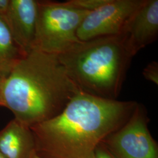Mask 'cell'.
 <instances>
[{"label": "cell", "instance_id": "cell-1", "mask_svg": "<svg viewBox=\"0 0 158 158\" xmlns=\"http://www.w3.org/2000/svg\"><path fill=\"white\" fill-rule=\"evenodd\" d=\"M137 104L79 91L57 115L30 127L35 151L40 158H96L97 147L123 126Z\"/></svg>", "mask_w": 158, "mask_h": 158}, {"label": "cell", "instance_id": "cell-2", "mask_svg": "<svg viewBox=\"0 0 158 158\" xmlns=\"http://www.w3.org/2000/svg\"><path fill=\"white\" fill-rule=\"evenodd\" d=\"M81 91L56 55L32 49L4 80V107L31 127L53 118Z\"/></svg>", "mask_w": 158, "mask_h": 158}, {"label": "cell", "instance_id": "cell-3", "mask_svg": "<svg viewBox=\"0 0 158 158\" xmlns=\"http://www.w3.org/2000/svg\"><path fill=\"white\" fill-rule=\"evenodd\" d=\"M81 91L117 100L133 58L120 35L80 41L57 55Z\"/></svg>", "mask_w": 158, "mask_h": 158}, {"label": "cell", "instance_id": "cell-4", "mask_svg": "<svg viewBox=\"0 0 158 158\" xmlns=\"http://www.w3.org/2000/svg\"><path fill=\"white\" fill-rule=\"evenodd\" d=\"M89 12L67 1H38L34 49L56 55L69 50L80 41L77 31Z\"/></svg>", "mask_w": 158, "mask_h": 158}, {"label": "cell", "instance_id": "cell-5", "mask_svg": "<svg viewBox=\"0 0 158 158\" xmlns=\"http://www.w3.org/2000/svg\"><path fill=\"white\" fill-rule=\"evenodd\" d=\"M147 110L140 104L128 120L102 143L116 158H158V144L148 128Z\"/></svg>", "mask_w": 158, "mask_h": 158}, {"label": "cell", "instance_id": "cell-6", "mask_svg": "<svg viewBox=\"0 0 158 158\" xmlns=\"http://www.w3.org/2000/svg\"><path fill=\"white\" fill-rule=\"evenodd\" d=\"M144 1L108 0L85 16L77 29V38L80 41H86L118 35L128 19Z\"/></svg>", "mask_w": 158, "mask_h": 158}, {"label": "cell", "instance_id": "cell-7", "mask_svg": "<svg viewBox=\"0 0 158 158\" xmlns=\"http://www.w3.org/2000/svg\"><path fill=\"white\" fill-rule=\"evenodd\" d=\"M130 55L134 56L158 36V0H145L130 17L121 34Z\"/></svg>", "mask_w": 158, "mask_h": 158}, {"label": "cell", "instance_id": "cell-8", "mask_svg": "<svg viewBox=\"0 0 158 158\" xmlns=\"http://www.w3.org/2000/svg\"><path fill=\"white\" fill-rule=\"evenodd\" d=\"M38 1L10 0L3 16L12 37L25 55L34 49Z\"/></svg>", "mask_w": 158, "mask_h": 158}, {"label": "cell", "instance_id": "cell-9", "mask_svg": "<svg viewBox=\"0 0 158 158\" xmlns=\"http://www.w3.org/2000/svg\"><path fill=\"white\" fill-rule=\"evenodd\" d=\"M35 150L30 127L16 119L0 131V152L6 158H28Z\"/></svg>", "mask_w": 158, "mask_h": 158}, {"label": "cell", "instance_id": "cell-10", "mask_svg": "<svg viewBox=\"0 0 158 158\" xmlns=\"http://www.w3.org/2000/svg\"><path fill=\"white\" fill-rule=\"evenodd\" d=\"M25 55L13 40L4 18L0 15V76L6 79Z\"/></svg>", "mask_w": 158, "mask_h": 158}, {"label": "cell", "instance_id": "cell-11", "mask_svg": "<svg viewBox=\"0 0 158 158\" xmlns=\"http://www.w3.org/2000/svg\"><path fill=\"white\" fill-rule=\"evenodd\" d=\"M108 0H70L68 1L70 6L87 11H94L104 4Z\"/></svg>", "mask_w": 158, "mask_h": 158}, {"label": "cell", "instance_id": "cell-12", "mask_svg": "<svg viewBox=\"0 0 158 158\" xmlns=\"http://www.w3.org/2000/svg\"><path fill=\"white\" fill-rule=\"evenodd\" d=\"M142 74L145 79L158 85V63L156 61H152L148 63L143 70Z\"/></svg>", "mask_w": 158, "mask_h": 158}, {"label": "cell", "instance_id": "cell-13", "mask_svg": "<svg viewBox=\"0 0 158 158\" xmlns=\"http://www.w3.org/2000/svg\"><path fill=\"white\" fill-rule=\"evenodd\" d=\"M96 158H116L102 143L96 149Z\"/></svg>", "mask_w": 158, "mask_h": 158}, {"label": "cell", "instance_id": "cell-14", "mask_svg": "<svg viewBox=\"0 0 158 158\" xmlns=\"http://www.w3.org/2000/svg\"><path fill=\"white\" fill-rule=\"evenodd\" d=\"M10 0H0V15L4 16L8 9Z\"/></svg>", "mask_w": 158, "mask_h": 158}, {"label": "cell", "instance_id": "cell-15", "mask_svg": "<svg viewBox=\"0 0 158 158\" xmlns=\"http://www.w3.org/2000/svg\"><path fill=\"white\" fill-rule=\"evenodd\" d=\"M5 79L0 76V107H4V103L2 100V87Z\"/></svg>", "mask_w": 158, "mask_h": 158}, {"label": "cell", "instance_id": "cell-16", "mask_svg": "<svg viewBox=\"0 0 158 158\" xmlns=\"http://www.w3.org/2000/svg\"><path fill=\"white\" fill-rule=\"evenodd\" d=\"M28 158H40V156L36 154V153L35 152V151L34 150L31 153V155H29Z\"/></svg>", "mask_w": 158, "mask_h": 158}, {"label": "cell", "instance_id": "cell-17", "mask_svg": "<svg viewBox=\"0 0 158 158\" xmlns=\"http://www.w3.org/2000/svg\"><path fill=\"white\" fill-rule=\"evenodd\" d=\"M0 158H6L0 152Z\"/></svg>", "mask_w": 158, "mask_h": 158}]
</instances>
